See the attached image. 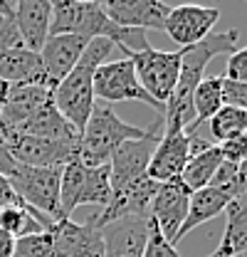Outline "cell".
I'll list each match as a JSON object with an SVG mask.
<instances>
[{
  "label": "cell",
  "mask_w": 247,
  "mask_h": 257,
  "mask_svg": "<svg viewBox=\"0 0 247 257\" xmlns=\"http://www.w3.org/2000/svg\"><path fill=\"white\" fill-rule=\"evenodd\" d=\"M237 45H240V30H225V32H210L198 45L185 47L178 82H176L173 92L166 99V106H163V119H161L163 121V134L185 131L195 121L193 92L200 84L205 67L217 55H232L237 50Z\"/></svg>",
  "instance_id": "1"
},
{
  "label": "cell",
  "mask_w": 247,
  "mask_h": 257,
  "mask_svg": "<svg viewBox=\"0 0 247 257\" xmlns=\"http://www.w3.org/2000/svg\"><path fill=\"white\" fill-rule=\"evenodd\" d=\"M114 50V42L104 40V37H96L89 40L84 55L79 57L77 67L52 87V101L57 106L62 116L72 124V126L82 131L89 121V114L96 106V99H94V72L99 64H104V60L111 55Z\"/></svg>",
  "instance_id": "2"
},
{
  "label": "cell",
  "mask_w": 247,
  "mask_h": 257,
  "mask_svg": "<svg viewBox=\"0 0 247 257\" xmlns=\"http://www.w3.org/2000/svg\"><path fill=\"white\" fill-rule=\"evenodd\" d=\"M151 128L134 126L129 121L119 119L109 106L96 104L89 114V121L79 136L77 146V161L84 166H109L111 154L129 139H144Z\"/></svg>",
  "instance_id": "3"
},
{
  "label": "cell",
  "mask_w": 247,
  "mask_h": 257,
  "mask_svg": "<svg viewBox=\"0 0 247 257\" xmlns=\"http://www.w3.org/2000/svg\"><path fill=\"white\" fill-rule=\"evenodd\" d=\"M183 55L185 47L176 50V52H166V50H156L151 45H146L144 50H126L124 52V57H129L136 69L139 84L146 89V94L151 99H156L163 106H166V99L171 96L176 82H178Z\"/></svg>",
  "instance_id": "4"
},
{
  "label": "cell",
  "mask_w": 247,
  "mask_h": 257,
  "mask_svg": "<svg viewBox=\"0 0 247 257\" xmlns=\"http://www.w3.org/2000/svg\"><path fill=\"white\" fill-rule=\"evenodd\" d=\"M60 178L62 168H32V166H20V163L8 176L20 203L52 220L64 218L60 213Z\"/></svg>",
  "instance_id": "5"
},
{
  "label": "cell",
  "mask_w": 247,
  "mask_h": 257,
  "mask_svg": "<svg viewBox=\"0 0 247 257\" xmlns=\"http://www.w3.org/2000/svg\"><path fill=\"white\" fill-rule=\"evenodd\" d=\"M94 99L101 101H141L154 106L156 111L163 114V104L146 94V89L136 79V69L129 57L104 62L94 72Z\"/></svg>",
  "instance_id": "6"
},
{
  "label": "cell",
  "mask_w": 247,
  "mask_h": 257,
  "mask_svg": "<svg viewBox=\"0 0 247 257\" xmlns=\"http://www.w3.org/2000/svg\"><path fill=\"white\" fill-rule=\"evenodd\" d=\"M161 119L156 121L151 131L144 139H129L111 154L109 159V178H111V193H119L121 188L131 186L134 181L144 178L149 171V161L154 156V149L161 139L158 128H161Z\"/></svg>",
  "instance_id": "7"
},
{
  "label": "cell",
  "mask_w": 247,
  "mask_h": 257,
  "mask_svg": "<svg viewBox=\"0 0 247 257\" xmlns=\"http://www.w3.org/2000/svg\"><path fill=\"white\" fill-rule=\"evenodd\" d=\"M3 144L15 163L32 166V168H62L77 159V146H79V144H64V141L40 139L28 134H10L3 139Z\"/></svg>",
  "instance_id": "8"
},
{
  "label": "cell",
  "mask_w": 247,
  "mask_h": 257,
  "mask_svg": "<svg viewBox=\"0 0 247 257\" xmlns=\"http://www.w3.org/2000/svg\"><path fill=\"white\" fill-rule=\"evenodd\" d=\"M55 257H104L101 230L89 223H77L72 218H57L50 225Z\"/></svg>",
  "instance_id": "9"
},
{
  "label": "cell",
  "mask_w": 247,
  "mask_h": 257,
  "mask_svg": "<svg viewBox=\"0 0 247 257\" xmlns=\"http://www.w3.org/2000/svg\"><path fill=\"white\" fill-rule=\"evenodd\" d=\"M217 20H220V8L178 5V8L168 10V18L163 23V32L178 47H193L213 32Z\"/></svg>",
  "instance_id": "10"
},
{
  "label": "cell",
  "mask_w": 247,
  "mask_h": 257,
  "mask_svg": "<svg viewBox=\"0 0 247 257\" xmlns=\"http://www.w3.org/2000/svg\"><path fill=\"white\" fill-rule=\"evenodd\" d=\"M104 15L129 30H163L171 5L163 0H99Z\"/></svg>",
  "instance_id": "11"
},
{
  "label": "cell",
  "mask_w": 247,
  "mask_h": 257,
  "mask_svg": "<svg viewBox=\"0 0 247 257\" xmlns=\"http://www.w3.org/2000/svg\"><path fill=\"white\" fill-rule=\"evenodd\" d=\"M188 200H190V191L183 186L181 178L158 183V191L151 200V220L158 225L161 235L173 247H176V232L183 225L188 213Z\"/></svg>",
  "instance_id": "12"
},
{
  "label": "cell",
  "mask_w": 247,
  "mask_h": 257,
  "mask_svg": "<svg viewBox=\"0 0 247 257\" xmlns=\"http://www.w3.org/2000/svg\"><path fill=\"white\" fill-rule=\"evenodd\" d=\"M50 96H52V87L47 84L10 87L0 109V139H5L8 134H15Z\"/></svg>",
  "instance_id": "13"
},
{
  "label": "cell",
  "mask_w": 247,
  "mask_h": 257,
  "mask_svg": "<svg viewBox=\"0 0 247 257\" xmlns=\"http://www.w3.org/2000/svg\"><path fill=\"white\" fill-rule=\"evenodd\" d=\"M87 45H89V40L82 35H50L45 40V45L40 47V60L45 67L47 82L52 87L77 67Z\"/></svg>",
  "instance_id": "14"
},
{
  "label": "cell",
  "mask_w": 247,
  "mask_h": 257,
  "mask_svg": "<svg viewBox=\"0 0 247 257\" xmlns=\"http://www.w3.org/2000/svg\"><path fill=\"white\" fill-rule=\"evenodd\" d=\"M190 159V139L185 131L178 134H163L154 149V156L149 161L146 176L156 183H168L181 178L185 163Z\"/></svg>",
  "instance_id": "15"
},
{
  "label": "cell",
  "mask_w": 247,
  "mask_h": 257,
  "mask_svg": "<svg viewBox=\"0 0 247 257\" xmlns=\"http://www.w3.org/2000/svg\"><path fill=\"white\" fill-rule=\"evenodd\" d=\"M151 218V215H149ZM149 218H121L101 227L104 257H141L149 237Z\"/></svg>",
  "instance_id": "16"
},
{
  "label": "cell",
  "mask_w": 247,
  "mask_h": 257,
  "mask_svg": "<svg viewBox=\"0 0 247 257\" xmlns=\"http://www.w3.org/2000/svg\"><path fill=\"white\" fill-rule=\"evenodd\" d=\"M13 20L23 37V45L32 52H40V47L50 37L52 5L50 0H18L13 5Z\"/></svg>",
  "instance_id": "17"
},
{
  "label": "cell",
  "mask_w": 247,
  "mask_h": 257,
  "mask_svg": "<svg viewBox=\"0 0 247 257\" xmlns=\"http://www.w3.org/2000/svg\"><path fill=\"white\" fill-rule=\"evenodd\" d=\"M0 79L8 87H23V84H47V74L40 60V52H32L28 47H13L0 52Z\"/></svg>",
  "instance_id": "18"
},
{
  "label": "cell",
  "mask_w": 247,
  "mask_h": 257,
  "mask_svg": "<svg viewBox=\"0 0 247 257\" xmlns=\"http://www.w3.org/2000/svg\"><path fill=\"white\" fill-rule=\"evenodd\" d=\"M15 134H28V136L52 139V141H64V144H79V131L57 111L52 96H50ZM8 136H10V134H8Z\"/></svg>",
  "instance_id": "19"
},
{
  "label": "cell",
  "mask_w": 247,
  "mask_h": 257,
  "mask_svg": "<svg viewBox=\"0 0 247 257\" xmlns=\"http://www.w3.org/2000/svg\"><path fill=\"white\" fill-rule=\"evenodd\" d=\"M227 203H230V198L222 191L213 188V186H208V188H203V191L190 193L185 220H183V225L178 227V232H176V245L183 240L188 232H193L195 227H200L203 223H208V220L217 218L220 213H225Z\"/></svg>",
  "instance_id": "20"
},
{
  "label": "cell",
  "mask_w": 247,
  "mask_h": 257,
  "mask_svg": "<svg viewBox=\"0 0 247 257\" xmlns=\"http://www.w3.org/2000/svg\"><path fill=\"white\" fill-rule=\"evenodd\" d=\"M225 215V235L217 250L208 257H247V193L227 203Z\"/></svg>",
  "instance_id": "21"
},
{
  "label": "cell",
  "mask_w": 247,
  "mask_h": 257,
  "mask_svg": "<svg viewBox=\"0 0 247 257\" xmlns=\"http://www.w3.org/2000/svg\"><path fill=\"white\" fill-rule=\"evenodd\" d=\"M220 163H222V156H220L217 144H213L210 149H205V151H200V154H195V156H190L188 163H185L183 173H181L183 186L190 193L208 188V186L213 183V178H215Z\"/></svg>",
  "instance_id": "22"
},
{
  "label": "cell",
  "mask_w": 247,
  "mask_h": 257,
  "mask_svg": "<svg viewBox=\"0 0 247 257\" xmlns=\"http://www.w3.org/2000/svg\"><path fill=\"white\" fill-rule=\"evenodd\" d=\"M222 109V77H203L193 92V114L195 121L190 126L205 124Z\"/></svg>",
  "instance_id": "23"
},
{
  "label": "cell",
  "mask_w": 247,
  "mask_h": 257,
  "mask_svg": "<svg viewBox=\"0 0 247 257\" xmlns=\"http://www.w3.org/2000/svg\"><path fill=\"white\" fill-rule=\"evenodd\" d=\"M111 200V178H109V166H94L84 168L82 188L77 195V208L79 205H106Z\"/></svg>",
  "instance_id": "24"
},
{
  "label": "cell",
  "mask_w": 247,
  "mask_h": 257,
  "mask_svg": "<svg viewBox=\"0 0 247 257\" xmlns=\"http://www.w3.org/2000/svg\"><path fill=\"white\" fill-rule=\"evenodd\" d=\"M213 141L220 144L225 139H232L237 134H247V111L235 106H222L215 116L208 121Z\"/></svg>",
  "instance_id": "25"
},
{
  "label": "cell",
  "mask_w": 247,
  "mask_h": 257,
  "mask_svg": "<svg viewBox=\"0 0 247 257\" xmlns=\"http://www.w3.org/2000/svg\"><path fill=\"white\" fill-rule=\"evenodd\" d=\"M210 186L217 188V191H222L230 200L245 195L247 193V161H242V163H227V161H222Z\"/></svg>",
  "instance_id": "26"
},
{
  "label": "cell",
  "mask_w": 247,
  "mask_h": 257,
  "mask_svg": "<svg viewBox=\"0 0 247 257\" xmlns=\"http://www.w3.org/2000/svg\"><path fill=\"white\" fill-rule=\"evenodd\" d=\"M0 227H3L8 235H13V237L45 232L42 225L30 215L28 205H23V203H15V205H8V208L0 210Z\"/></svg>",
  "instance_id": "27"
},
{
  "label": "cell",
  "mask_w": 247,
  "mask_h": 257,
  "mask_svg": "<svg viewBox=\"0 0 247 257\" xmlns=\"http://www.w3.org/2000/svg\"><path fill=\"white\" fill-rule=\"evenodd\" d=\"M13 257H55L50 232H35V235L15 237Z\"/></svg>",
  "instance_id": "28"
},
{
  "label": "cell",
  "mask_w": 247,
  "mask_h": 257,
  "mask_svg": "<svg viewBox=\"0 0 247 257\" xmlns=\"http://www.w3.org/2000/svg\"><path fill=\"white\" fill-rule=\"evenodd\" d=\"M141 257H181L178 250L161 235L158 225L149 218V237H146V247H144V255Z\"/></svg>",
  "instance_id": "29"
},
{
  "label": "cell",
  "mask_w": 247,
  "mask_h": 257,
  "mask_svg": "<svg viewBox=\"0 0 247 257\" xmlns=\"http://www.w3.org/2000/svg\"><path fill=\"white\" fill-rule=\"evenodd\" d=\"M217 149H220L222 161H227V163H242V161H247V134H237L232 139L220 141Z\"/></svg>",
  "instance_id": "30"
},
{
  "label": "cell",
  "mask_w": 247,
  "mask_h": 257,
  "mask_svg": "<svg viewBox=\"0 0 247 257\" xmlns=\"http://www.w3.org/2000/svg\"><path fill=\"white\" fill-rule=\"evenodd\" d=\"M222 106H235L247 111V84L245 82H232L222 77Z\"/></svg>",
  "instance_id": "31"
},
{
  "label": "cell",
  "mask_w": 247,
  "mask_h": 257,
  "mask_svg": "<svg viewBox=\"0 0 247 257\" xmlns=\"http://www.w3.org/2000/svg\"><path fill=\"white\" fill-rule=\"evenodd\" d=\"M13 47H25L23 37L18 32V25H15L13 15H0V52L13 50Z\"/></svg>",
  "instance_id": "32"
},
{
  "label": "cell",
  "mask_w": 247,
  "mask_h": 257,
  "mask_svg": "<svg viewBox=\"0 0 247 257\" xmlns=\"http://www.w3.org/2000/svg\"><path fill=\"white\" fill-rule=\"evenodd\" d=\"M225 79H232V82H245L247 84V47L242 50H235L227 60L225 67Z\"/></svg>",
  "instance_id": "33"
},
{
  "label": "cell",
  "mask_w": 247,
  "mask_h": 257,
  "mask_svg": "<svg viewBox=\"0 0 247 257\" xmlns=\"http://www.w3.org/2000/svg\"><path fill=\"white\" fill-rule=\"evenodd\" d=\"M15 203H20V198L15 195L13 186H10V181H8V176L0 173V210L8 208V205H15Z\"/></svg>",
  "instance_id": "34"
},
{
  "label": "cell",
  "mask_w": 247,
  "mask_h": 257,
  "mask_svg": "<svg viewBox=\"0 0 247 257\" xmlns=\"http://www.w3.org/2000/svg\"><path fill=\"white\" fill-rule=\"evenodd\" d=\"M15 168H18V163L13 161L10 151H8V149H5V144L0 141V173H3V176H10Z\"/></svg>",
  "instance_id": "35"
},
{
  "label": "cell",
  "mask_w": 247,
  "mask_h": 257,
  "mask_svg": "<svg viewBox=\"0 0 247 257\" xmlns=\"http://www.w3.org/2000/svg\"><path fill=\"white\" fill-rule=\"evenodd\" d=\"M13 250H15V237L0 227V257H13Z\"/></svg>",
  "instance_id": "36"
},
{
  "label": "cell",
  "mask_w": 247,
  "mask_h": 257,
  "mask_svg": "<svg viewBox=\"0 0 247 257\" xmlns=\"http://www.w3.org/2000/svg\"><path fill=\"white\" fill-rule=\"evenodd\" d=\"M0 15H13V5L8 0H0Z\"/></svg>",
  "instance_id": "37"
},
{
  "label": "cell",
  "mask_w": 247,
  "mask_h": 257,
  "mask_svg": "<svg viewBox=\"0 0 247 257\" xmlns=\"http://www.w3.org/2000/svg\"><path fill=\"white\" fill-rule=\"evenodd\" d=\"M8 89H10V87L0 79V109H3V101H5V96H8Z\"/></svg>",
  "instance_id": "38"
},
{
  "label": "cell",
  "mask_w": 247,
  "mask_h": 257,
  "mask_svg": "<svg viewBox=\"0 0 247 257\" xmlns=\"http://www.w3.org/2000/svg\"><path fill=\"white\" fill-rule=\"evenodd\" d=\"M74 3H99V0H74Z\"/></svg>",
  "instance_id": "39"
},
{
  "label": "cell",
  "mask_w": 247,
  "mask_h": 257,
  "mask_svg": "<svg viewBox=\"0 0 247 257\" xmlns=\"http://www.w3.org/2000/svg\"><path fill=\"white\" fill-rule=\"evenodd\" d=\"M8 3H10V5H15V3H18V0H8Z\"/></svg>",
  "instance_id": "40"
},
{
  "label": "cell",
  "mask_w": 247,
  "mask_h": 257,
  "mask_svg": "<svg viewBox=\"0 0 247 257\" xmlns=\"http://www.w3.org/2000/svg\"><path fill=\"white\" fill-rule=\"evenodd\" d=\"M0 141H3V139H0Z\"/></svg>",
  "instance_id": "41"
}]
</instances>
